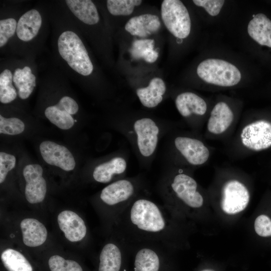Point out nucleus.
Returning <instances> with one entry per match:
<instances>
[{"label": "nucleus", "instance_id": "obj_26", "mask_svg": "<svg viewBox=\"0 0 271 271\" xmlns=\"http://www.w3.org/2000/svg\"><path fill=\"white\" fill-rule=\"evenodd\" d=\"M1 259L8 271H33L29 261L17 250L12 248L5 249L1 254Z\"/></svg>", "mask_w": 271, "mask_h": 271}, {"label": "nucleus", "instance_id": "obj_18", "mask_svg": "<svg viewBox=\"0 0 271 271\" xmlns=\"http://www.w3.org/2000/svg\"><path fill=\"white\" fill-rule=\"evenodd\" d=\"M133 191L134 187L130 181L120 180L103 188L100 197L105 204L113 205L127 200Z\"/></svg>", "mask_w": 271, "mask_h": 271}, {"label": "nucleus", "instance_id": "obj_12", "mask_svg": "<svg viewBox=\"0 0 271 271\" xmlns=\"http://www.w3.org/2000/svg\"><path fill=\"white\" fill-rule=\"evenodd\" d=\"M177 149L189 163L200 165L205 163L209 157L207 148L200 141L188 137H179L175 139Z\"/></svg>", "mask_w": 271, "mask_h": 271}, {"label": "nucleus", "instance_id": "obj_6", "mask_svg": "<svg viewBox=\"0 0 271 271\" xmlns=\"http://www.w3.org/2000/svg\"><path fill=\"white\" fill-rule=\"evenodd\" d=\"M240 137L242 144L249 149L258 151L271 146V123L259 120L246 125Z\"/></svg>", "mask_w": 271, "mask_h": 271}, {"label": "nucleus", "instance_id": "obj_19", "mask_svg": "<svg viewBox=\"0 0 271 271\" xmlns=\"http://www.w3.org/2000/svg\"><path fill=\"white\" fill-rule=\"evenodd\" d=\"M233 117V113L229 106L225 102H219L211 112L207 129L214 134L222 133L231 125Z\"/></svg>", "mask_w": 271, "mask_h": 271}, {"label": "nucleus", "instance_id": "obj_15", "mask_svg": "<svg viewBox=\"0 0 271 271\" xmlns=\"http://www.w3.org/2000/svg\"><path fill=\"white\" fill-rule=\"evenodd\" d=\"M12 72V84L21 99L28 98L36 86V76L29 65L18 66L11 69Z\"/></svg>", "mask_w": 271, "mask_h": 271}, {"label": "nucleus", "instance_id": "obj_27", "mask_svg": "<svg viewBox=\"0 0 271 271\" xmlns=\"http://www.w3.org/2000/svg\"><path fill=\"white\" fill-rule=\"evenodd\" d=\"M153 39H140L134 41L131 45L130 54L136 59H143L148 63L155 62L158 58V53L154 50Z\"/></svg>", "mask_w": 271, "mask_h": 271}, {"label": "nucleus", "instance_id": "obj_29", "mask_svg": "<svg viewBox=\"0 0 271 271\" xmlns=\"http://www.w3.org/2000/svg\"><path fill=\"white\" fill-rule=\"evenodd\" d=\"M18 96L16 89L12 84V72L6 68L0 73V101L8 104L14 101Z\"/></svg>", "mask_w": 271, "mask_h": 271}, {"label": "nucleus", "instance_id": "obj_22", "mask_svg": "<svg viewBox=\"0 0 271 271\" xmlns=\"http://www.w3.org/2000/svg\"><path fill=\"white\" fill-rule=\"evenodd\" d=\"M166 90L164 81L160 78L155 77L150 81L148 86L137 89L136 92L144 106L152 108L157 106L162 101Z\"/></svg>", "mask_w": 271, "mask_h": 271}, {"label": "nucleus", "instance_id": "obj_33", "mask_svg": "<svg viewBox=\"0 0 271 271\" xmlns=\"http://www.w3.org/2000/svg\"><path fill=\"white\" fill-rule=\"evenodd\" d=\"M18 22L13 18L0 20V47H4L16 32Z\"/></svg>", "mask_w": 271, "mask_h": 271}, {"label": "nucleus", "instance_id": "obj_20", "mask_svg": "<svg viewBox=\"0 0 271 271\" xmlns=\"http://www.w3.org/2000/svg\"><path fill=\"white\" fill-rule=\"evenodd\" d=\"M247 32L259 44L271 48V20L264 14L255 15L248 23Z\"/></svg>", "mask_w": 271, "mask_h": 271}, {"label": "nucleus", "instance_id": "obj_31", "mask_svg": "<svg viewBox=\"0 0 271 271\" xmlns=\"http://www.w3.org/2000/svg\"><path fill=\"white\" fill-rule=\"evenodd\" d=\"M25 129L24 122L17 117H5L0 115V133L7 135H18Z\"/></svg>", "mask_w": 271, "mask_h": 271}, {"label": "nucleus", "instance_id": "obj_1", "mask_svg": "<svg viewBox=\"0 0 271 271\" xmlns=\"http://www.w3.org/2000/svg\"><path fill=\"white\" fill-rule=\"evenodd\" d=\"M57 47L60 57L76 73L87 76L92 73L93 65L87 49L75 32L63 31L58 38Z\"/></svg>", "mask_w": 271, "mask_h": 271}, {"label": "nucleus", "instance_id": "obj_8", "mask_svg": "<svg viewBox=\"0 0 271 271\" xmlns=\"http://www.w3.org/2000/svg\"><path fill=\"white\" fill-rule=\"evenodd\" d=\"M26 182L25 195L27 201L31 204L42 202L47 192V183L43 176V170L37 164L26 165L23 171Z\"/></svg>", "mask_w": 271, "mask_h": 271}, {"label": "nucleus", "instance_id": "obj_11", "mask_svg": "<svg viewBox=\"0 0 271 271\" xmlns=\"http://www.w3.org/2000/svg\"><path fill=\"white\" fill-rule=\"evenodd\" d=\"M171 186L177 196L190 207L198 208L202 205L203 198L196 191L197 183L192 177L184 174H178Z\"/></svg>", "mask_w": 271, "mask_h": 271}, {"label": "nucleus", "instance_id": "obj_7", "mask_svg": "<svg viewBox=\"0 0 271 271\" xmlns=\"http://www.w3.org/2000/svg\"><path fill=\"white\" fill-rule=\"evenodd\" d=\"M249 201V192L242 183L230 180L225 184L221 204L224 212L228 214L238 213L245 209Z\"/></svg>", "mask_w": 271, "mask_h": 271}, {"label": "nucleus", "instance_id": "obj_3", "mask_svg": "<svg viewBox=\"0 0 271 271\" xmlns=\"http://www.w3.org/2000/svg\"><path fill=\"white\" fill-rule=\"evenodd\" d=\"M161 16L168 31L179 39L190 34L191 22L189 12L181 1L164 0L161 5Z\"/></svg>", "mask_w": 271, "mask_h": 271}, {"label": "nucleus", "instance_id": "obj_34", "mask_svg": "<svg viewBox=\"0 0 271 271\" xmlns=\"http://www.w3.org/2000/svg\"><path fill=\"white\" fill-rule=\"evenodd\" d=\"M16 164V157L4 152L0 153V183L2 184L9 173L13 169Z\"/></svg>", "mask_w": 271, "mask_h": 271}, {"label": "nucleus", "instance_id": "obj_9", "mask_svg": "<svg viewBox=\"0 0 271 271\" xmlns=\"http://www.w3.org/2000/svg\"><path fill=\"white\" fill-rule=\"evenodd\" d=\"M39 150L44 161L48 164L66 171L74 169V157L66 147L51 141H45L40 144Z\"/></svg>", "mask_w": 271, "mask_h": 271}, {"label": "nucleus", "instance_id": "obj_36", "mask_svg": "<svg viewBox=\"0 0 271 271\" xmlns=\"http://www.w3.org/2000/svg\"><path fill=\"white\" fill-rule=\"evenodd\" d=\"M254 229L256 233L260 236H271V220L265 215H259L255 220Z\"/></svg>", "mask_w": 271, "mask_h": 271}, {"label": "nucleus", "instance_id": "obj_13", "mask_svg": "<svg viewBox=\"0 0 271 271\" xmlns=\"http://www.w3.org/2000/svg\"><path fill=\"white\" fill-rule=\"evenodd\" d=\"M57 221L60 229L69 241H79L85 236V222L75 212L67 210L61 212L57 217Z\"/></svg>", "mask_w": 271, "mask_h": 271}, {"label": "nucleus", "instance_id": "obj_28", "mask_svg": "<svg viewBox=\"0 0 271 271\" xmlns=\"http://www.w3.org/2000/svg\"><path fill=\"white\" fill-rule=\"evenodd\" d=\"M135 271H158L160 261L158 256L153 250L143 248L136 254Z\"/></svg>", "mask_w": 271, "mask_h": 271}, {"label": "nucleus", "instance_id": "obj_25", "mask_svg": "<svg viewBox=\"0 0 271 271\" xmlns=\"http://www.w3.org/2000/svg\"><path fill=\"white\" fill-rule=\"evenodd\" d=\"M98 271H119L121 263V255L119 248L113 243L106 244L99 256Z\"/></svg>", "mask_w": 271, "mask_h": 271}, {"label": "nucleus", "instance_id": "obj_4", "mask_svg": "<svg viewBox=\"0 0 271 271\" xmlns=\"http://www.w3.org/2000/svg\"><path fill=\"white\" fill-rule=\"evenodd\" d=\"M130 218L139 229L146 231L159 232L165 226L164 219L158 206L146 199H139L133 203Z\"/></svg>", "mask_w": 271, "mask_h": 271}, {"label": "nucleus", "instance_id": "obj_23", "mask_svg": "<svg viewBox=\"0 0 271 271\" xmlns=\"http://www.w3.org/2000/svg\"><path fill=\"white\" fill-rule=\"evenodd\" d=\"M175 104L178 111L184 117L189 116L192 113L203 115L207 110V104L203 99L192 92L179 94Z\"/></svg>", "mask_w": 271, "mask_h": 271}, {"label": "nucleus", "instance_id": "obj_5", "mask_svg": "<svg viewBox=\"0 0 271 271\" xmlns=\"http://www.w3.org/2000/svg\"><path fill=\"white\" fill-rule=\"evenodd\" d=\"M79 110L77 102L72 97L65 95L58 102L46 107L44 114L46 117L53 124L63 130H67L74 124L72 115Z\"/></svg>", "mask_w": 271, "mask_h": 271}, {"label": "nucleus", "instance_id": "obj_10", "mask_svg": "<svg viewBox=\"0 0 271 271\" xmlns=\"http://www.w3.org/2000/svg\"><path fill=\"white\" fill-rule=\"evenodd\" d=\"M133 128L137 135V144L141 154L144 157L151 156L158 144V126L152 119L143 118L135 121Z\"/></svg>", "mask_w": 271, "mask_h": 271}, {"label": "nucleus", "instance_id": "obj_16", "mask_svg": "<svg viewBox=\"0 0 271 271\" xmlns=\"http://www.w3.org/2000/svg\"><path fill=\"white\" fill-rule=\"evenodd\" d=\"M160 26L159 17L148 14L130 19L125 25V29L132 36L146 38L157 32Z\"/></svg>", "mask_w": 271, "mask_h": 271}, {"label": "nucleus", "instance_id": "obj_21", "mask_svg": "<svg viewBox=\"0 0 271 271\" xmlns=\"http://www.w3.org/2000/svg\"><path fill=\"white\" fill-rule=\"evenodd\" d=\"M69 10L83 23L93 25L99 21L98 11L94 4L90 0H66Z\"/></svg>", "mask_w": 271, "mask_h": 271}, {"label": "nucleus", "instance_id": "obj_2", "mask_svg": "<svg viewBox=\"0 0 271 271\" xmlns=\"http://www.w3.org/2000/svg\"><path fill=\"white\" fill-rule=\"evenodd\" d=\"M198 76L207 83L220 86H232L237 84L241 75L238 69L225 60L207 59L197 67Z\"/></svg>", "mask_w": 271, "mask_h": 271}, {"label": "nucleus", "instance_id": "obj_24", "mask_svg": "<svg viewBox=\"0 0 271 271\" xmlns=\"http://www.w3.org/2000/svg\"><path fill=\"white\" fill-rule=\"evenodd\" d=\"M126 168L125 160L121 157H115L96 166L93 172V177L98 182L106 183L114 174L123 173Z\"/></svg>", "mask_w": 271, "mask_h": 271}, {"label": "nucleus", "instance_id": "obj_37", "mask_svg": "<svg viewBox=\"0 0 271 271\" xmlns=\"http://www.w3.org/2000/svg\"><path fill=\"white\" fill-rule=\"evenodd\" d=\"M203 271H211V270H203Z\"/></svg>", "mask_w": 271, "mask_h": 271}, {"label": "nucleus", "instance_id": "obj_14", "mask_svg": "<svg viewBox=\"0 0 271 271\" xmlns=\"http://www.w3.org/2000/svg\"><path fill=\"white\" fill-rule=\"evenodd\" d=\"M42 17L36 9H31L23 14L18 21L16 35L25 42L33 40L42 27Z\"/></svg>", "mask_w": 271, "mask_h": 271}, {"label": "nucleus", "instance_id": "obj_30", "mask_svg": "<svg viewBox=\"0 0 271 271\" xmlns=\"http://www.w3.org/2000/svg\"><path fill=\"white\" fill-rule=\"evenodd\" d=\"M142 3L141 0H108L106 6L108 12L113 16H127Z\"/></svg>", "mask_w": 271, "mask_h": 271}, {"label": "nucleus", "instance_id": "obj_17", "mask_svg": "<svg viewBox=\"0 0 271 271\" xmlns=\"http://www.w3.org/2000/svg\"><path fill=\"white\" fill-rule=\"evenodd\" d=\"M23 241L27 246L34 247L43 244L47 238L44 225L36 219L27 218L20 223Z\"/></svg>", "mask_w": 271, "mask_h": 271}, {"label": "nucleus", "instance_id": "obj_32", "mask_svg": "<svg viewBox=\"0 0 271 271\" xmlns=\"http://www.w3.org/2000/svg\"><path fill=\"white\" fill-rule=\"evenodd\" d=\"M48 264L51 271H83L76 261L65 259L58 255L51 256Z\"/></svg>", "mask_w": 271, "mask_h": 271}, {"label": "nucleus", "instance_id": "obj_35", "mask_svg": "<svg viewBox=\"0 0 271 271\" xmlns=\"http://www.w3.org/2000/svg\"><path fill=\"white\" fill-rule=\"evenodd\" d=\"M193 2L197 6L202 7L212 16H217L223 6V0H193Z\"/></svg>", "mask_w": 271, "mask_h": 271}]
</instances>
